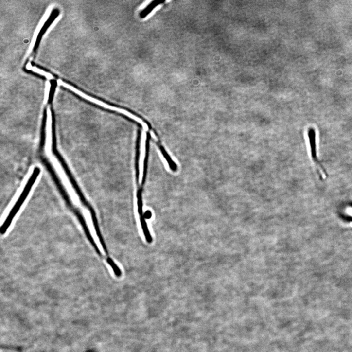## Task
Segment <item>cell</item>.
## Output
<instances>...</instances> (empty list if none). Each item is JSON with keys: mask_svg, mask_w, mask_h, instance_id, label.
<instances>
[{"mask_svg": "<svg viewBox=\"0 0 352 352\" xmlns=\"http://www.w3.org/2000/svg\"><path fill=\"white\" fill-rule=\"evenodd\" d=\"M308 136L309 140L311 156L313 159L317 168L318 170L320 172V175L323 176V177H325L326 175V171L318 162L317 156L316 134L315 130L314 128H310L308 129Z\"/></svg>", "mask_w": 352, "mask_h": 352, "instance_id": "cell-1", "label": "cell"}, {"mask_svg": "<svg viewBox=\"0 0 352 352\" xmlns=\"http://www.w3.org/2000/svg\"><path fill=\"white\" fill-rule=\"evenodd\" d=\"M32 69L34 71H35L37 73H39L41 74H42V75L45 76L46 77H48L49 79H51L52 78V76L50 74L47 73L40 69H38L35 67L33 68V67H31V69Z\"/></svg>", "mask_w": 352, "mask_h": 352, "instance_id": "cell-2", "label": "cell"}, {"mask_svg": "<svg viewBox=\"0 0 352 352\" xmlns=\"http://www.w3.org/2000/svg\"><path fill=\"white\" fill-rule=\"evenodd\" d=\"M145 219H150L152 217V213L150 211H147L144 214Z\"/></svg>", "mask_w": 352, "mask_h": 352, "instance_id": "cell-3", "label": "cell"}, {"mask_svg": "<svg viewBox=\"0 0 352 352\" xmlns=\"http://www.w3.org/2000/svg\"><path fill=\"white\" fill-rule=\"evenodd\" d=\"M152 1H147L145 2L140 7L141 9H142L145 8L149 3H150Z\"/></svg>", "mask_w": 352, "mask_h": 352, "instance_id": "cell-4", "label": "cell"}]
</instances>
